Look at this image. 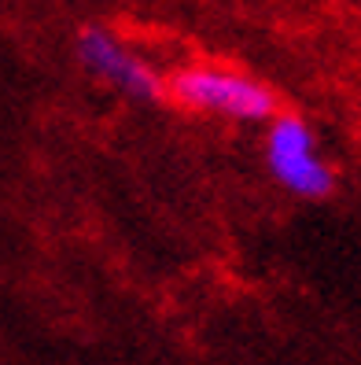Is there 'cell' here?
<instances>
[{
	"instance_id": "6da1fadb",
	"label": "cell",
	"mask_w": 361,
	"mask_h": 365,
	"mask_svg": "<svg viewBox=\"0 0 361 365\" xmlns=\"http://www.w3.org/2000/svg\"><path fill=\"white\" fill-rule=\"evenodd\" d=\"M166 96L184 111L221 115L232 122H269L281 115V100L266 81L218 63H188L166 78Z\"/></svg>"
},
{
	"instance_id": "7a4b0ae2",
	"label": "cell",
	"mask_w": 361,
	"mask_h": 365,
	"mask_svg": "<svg viewBox=\"0 0 361 365\" xmlns=\"http://www.w3.org/2000/svg\"><path fill=\"white\" fill-rule=\"evenodd\" d=\"M266 166L273 181L299 200H325L335 192V170L317 152V133L303 115L281 111L269 118Z\"/></svg>"
},
{
	"instance_id": "3957f363",
	"label": "cell",
	"mask_w": 361,
	"mask_h": 365,
	"mask_svg": "<svg viewBox=\"0 0 361 365\" xmlns=\"http://www.w3.org/2000/svg\"><path fill=\"white\" fill-rule=\"evenodd\" d=\"M74 56L93 74L96 81L111 85L115 93L130 100H162L166 96V78L137 56L122 37H115L108 26H81L74 37Z\"/></svg>"
}]
</instances>
